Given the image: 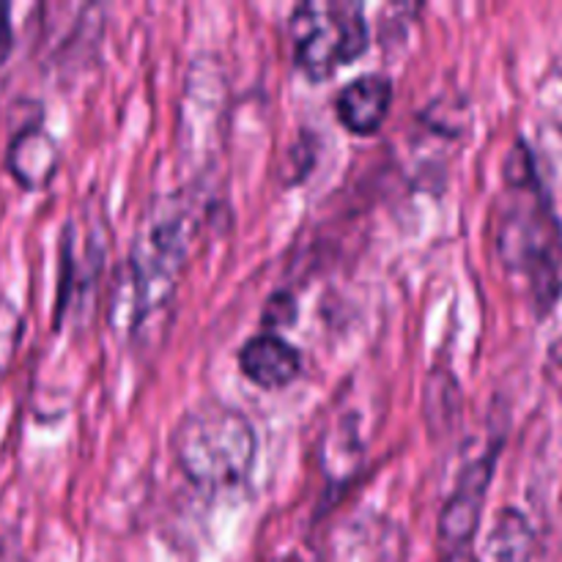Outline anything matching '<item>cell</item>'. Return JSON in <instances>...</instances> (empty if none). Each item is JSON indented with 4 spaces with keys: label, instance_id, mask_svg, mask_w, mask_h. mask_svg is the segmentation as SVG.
Returning <instances> with one entry per match:
<instances>
[{
    "label": "cell",
    "instance_id": "obj_14",
    "mask_svg": "<svg viewBox=\"0 0 562 562\" xmlns=\"http://www.w3.org/2000/svg\"><path fill=\"white\" fill-rule=\"evenodd\" d=\"M283 562H300V560H283Z\"/></svg>",
    "mask_w": 562,
    "mask_h": 562
},
{
    "label": "cell",
    "instance_id": "obj_10",
    "mask_svg": "<svg viewBox=\"0 0 562 562\" xmlns=\"http://www.w3.org/2000/svg\"><path fill=\"white\" fill-rule=\"evenodd\" d=\"M536 549V532L521 510L505 508L497 514L494 530L486 541V552L492 562H530Z\"/></svg>",
    "mask_w": 562,
    "mask_h": 562
},
{
    "label": "cell",
    "instance_id": "obj_4",
    "mask_svg": "<svg viewBox=\"0 0 562 562\" xmlns=\"http://www.w3.org/2000/svg\"><path fill=\"white\" fill-rule=\"evenodd\" d=\"M294 64L307 80L324 82L368 49L366 11L351 0H307L289 20Z\"/></svg>",
    "mask_w": 562,
    "mask_h": 562
},
{
    "label": "cell",
    "instance_id": "obj_13",
    "mask_svg": "<svg viewBox=\"0 0 562 562\" xmlns=\"http://www.w3.org/2000/svg\"><path fill=\"white\" fill-rule=\"evenodd\" d=\"M14 49V27H11V5L0 0V66Z\"/></svg>",
    "mask_w": 562,
    "mask_h": 562
},
{
    "label": "cell",
    "instance_id": "obj_5",
    "mask_svg": "<svg viewBox=\"0 0 562 562\" xmlns=\"http://www.w3.org/2000/svg\"><path fill=\"white\" fill-rule=\"evenodd\" d=\"M503 445L505 439L497 437L488 445L486 453H481L477 459L467 461L461 467L453 492H450L437 525V547L442 562L461 560V554L475 541L483 505H486L488 488H492V477L494 470H497V456Z\"/></svg>",
    "mask_w": 562,
    "mask_h": 562
},
{
    "label": "cell",
    "instance_id": "obj_6",
    "mask_svg": "<svg viewBox=\"0 0 562 562\" xmlns=\"http://www.w3.org/2000/svg\"><path fill=\"white\" fill-rule=\"evenodd\" d=\"M404 530L379 514L344 519L324 538V562H404Z\"/></svg>",
    "mask_w": 562,
    "mask_h": 562
},
{
    "label": "cell",
    "instance_id": "obj_1",
    "mask_svg": "<svg viewBox=\"0 0 562 562\" xmlns=\"http://www.w3.org/2000/svg\"><path fill=\"white\" fill-rule=\"evenodd\" d=\"M494 250L499 263L525 283L536 316H549L562 300V220L525 137L510 146L503 165Z\"/></svg>",
    "mask_w": 562,
    "mask_h": 562
},
{
    "label": "cell",
    "instance_id": "obj_11",
    "mask_svg": "<svg viewBox=\"0 0 562 562\" xmlns=\"http://www.w3.org/2000/svg\"><path fill=\"white\" fill-rule=\"evenodd\" d=\"M22 333H25V318H22L20 307L9 296L0 294V373L14 360Z\"/></svg>",
    "mask_w": 562,
    "mask_h": 562
},
{
    "label": "cell",
    "instance_id": "obj_7",
    "mask_svg": "<svg viewBox=\"0 0 562 562\" xmlns=\"http://www.w3.org/2000/svg\"><path fill=\"white\" fill-rule=\"evenodd\" d=\"M393 97V80L387 75L371 71V75L357 77L340 88L338 99H335V115H338L340 126L349 130L351 135H376L387 121Z\"/></svg>",
    "mask_w": 562,
    "mask_h": 562
},
{
    "label": "cell",
    "instance_id": "obj_12",
    "mask_svg": "<svg viewBox=\"0 0 562 562\" xmlns=\"http://www.w3.org/2000/svg\"><path fill=\"white\" fill-rule=\"evenodd\" d=\"M296 318V302L291 294H274L272 300L267 302V313H263V324L267 327H289Z\"/></svg>",
    "mask_w": 562,
    "mask_h": 562
},
{
    "label": "cell",
    "instance_id": "obj_2",
    "mask_svg": "<svg viewBox=\"0 0 562 562\" xmlns=\"http://www.w3.org/2000/svg\"><path fill=\"white\" fill-rule=\"evenodd\" d=\"M192 236V214L179 203H170L165 212L148 220L115 278L110 322L119 333H137L148 318L170 307L187 267Z\"/></svg>",
    "mask_w": 562,
    "mask_h": 562
},
{
    "label": "cell",
    "instance_id": "obj_8",
    "mask_svg": "<svg viewBox=\"0 0 562 562\" xmlns=\"http://www.w3.org/2000/svg\"><path fill=\"white\" fill-rule=\"evenodd\" d=\"M239 368L261 390H283L302 376L296 346L274 333H258L239 349Z\"/></svg>",
    "mask_w": 562,
    "mask_h": 562
},
{
    "label": "cell",
    "instance_id": "obj_9",
    "mask_svg": "<svg viewBox=\"0 0 562 562\" xmlns=\"http://www.w3.org/2000/svg\"><path fill=\"white\" fill-rule=\"evenodd\" d=\"M58 140L42 124H25L5 146V170L25 190H44L58 173Z\"/></svg>",
    "mask_w": 562,
    "mask_h": 562
},
{
    "label": "cell",
    "instance_id": "obj_3",
    "mask_svg": "<svg viewBox=\"0 0 562 562\" xmlns=\"http://www.w3.org/2000/svg\"><path fill=\"white\" fill-rule=\"evenodd\" d=\"M170 453L181 475L195 486L231 488L250 477L258 437L245 412L206 398L179 417L170 434Z\"/></svg>",
    "mask_w": 562,
    "mask_h": 562
}]
</instances>
